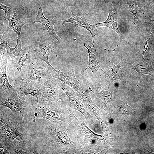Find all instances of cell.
<instances>
[{"mask_svg":"<svg viewBox=\"0 0 154 154\" xmlns=\"http://www.w3.org/2000/svg\"><path fill=\"white\" fill-rule=\"evenodd\" d=\"M151 4L154 7V0H148Z\"/></svg>","mask_w":154,"mask_h":154,"instance_id":"obj_25","label":"cell"},{"mask_svg":"<svg viewBox=\"0 0 154 154\" xmlns=\"http://www.w3.org/2000/svg\"><path fill=\"white\" fill-rule=\"evenodd\" d=\"M108 13L107 19L105 22L95 24L97 27H105L114 30L118 34L121 41L124 39V38L118 28L117 23L118 19V15L116 11L114 0H112V4L109 9Z\"/></svg>","mask_w":154,"mask_h":154,"instance_id":"obj_12","label":"cell"},{"mask_svg":"<svg viewBox=\"0 0 154 154\" xmlns=\"http://www.w3.org/2000/svg\"><path fill=\"white\" fill-rule=\"evenodd\" d=\"M13 87L17 90L21 99L24 100L26 95H30L36 98L38 104L43 92L44 84L33 81L28 82L25 79L21 78L15 80Z\"/></svg>","mask_w":154,"mask_h":154,"instance_id":"obj_4","label":"cell"},{"mask_svg":"<svg viewBox=\"0 0 154 154\" xmlns=\"http://www.w3.org/2000/svg\"><path fill=\"white\" fill-rule=\"evenodd\" d=\"M151 22L154 24V19L151 20Z\"/></svg>","mask_w":154,"mask_h":154,"instance_id":"obj_26","label":"cell"},{"mask_svg":"<svg viewBox=\"0 0 154 154\" xmlns=\"http://www.w3.org/2000/svg\"><path fill=\"white\" fill-rule=\"evenodd\" d=\"M42 60H36L27 62L26 66L29 71L25 79L27 82L33 81L44 84L46 80L52 77L48 67Z\"/></svg>","mask_w":154,"mask_h":154,"instance_id":"obj_6","label":"cell"},{"mask_svg":"<svg viewBox=\"0 0 154 154\" xmlns=\"http://www.w3.org/2000/svg\"><path fill=\"white\" fill-rule=\"evenodd\" d=\"M66 0H65V1ZM70 0H68L69 1ZM72 2V8L71 10L74 9H79V5L81 2L84 0H70Z\"/></svg>","mask_w":154,"mask_h":154,"instance_id":"obj_22","label":"cell"},{"mask_svg":"<svg viewBox=\"0 0 154 154\" xmlns=\"http://www.w3.org/2000/svg\"><path fill=\"white\" fill-rule=\"evenodd\" d=\"M17 8L12 18L8 21L9 27L17 33V38H20L23 27L32 21V15L29 9L22 5H19Z\"/></svg>","mask_w":154,"mask_h":154,"instance_id":"obj_8","label":"cell"},{"mask_svg":"<svg viewBox=\"0 0 154 154\" xmlns=\"http://www.w3.org/2000/svg\"><path fill=\"white\" fill-rule=\"evenodd\" d=\"M1 55V58L0 64V92L17 90L10 84L8 78L7 73L8 58L7 52Z\"/></svg>","mask_w":154,"mask_h":154,"instance_id":"obj_13","label":"cell"},{"mask_svg":"<svg viewBox=\"0 0 154 154\" xmlns=\"http://www.w3.org/2000/svg\"><path fill=\"white\" fill-rule=\"evenodd\" d=\"M0 92V106L9 108L14 114L19 112L24 121L35 122V114L37 106L33 105L35 97L29 95L28 97L22 100L16 90Z\"/></svg>","mask_w":154,"mask_h":154,"instance_id":"obj_2","label":"cell"},{"mask_svg":"<svg viewBox=\"0 0 154 154\" xmlns=\"http://www.w3.org/2000/svg\"><path fill=\"white\" fill-rule=\"evenodd\" d=\"M109 62L112 63L113 67L111 68H108L104 72L106 81L110 84L117 79H119L122 81L125 75V70L121 67V62H120L119 64L115 65L110 61Z\"/></svg>","mask_w":154,"mask_h":154,"instance_id":"obj_15","label":"cell"},{"mask_svg":"<svg viewBox=\"0 0 154 154\" xmlns=\"http://www.w3.org/2000/svg\"><path fill=\"white\" fill-rule=\"evenodd\" d=\"M0 9L5 11L4 15L0 17V23H3L6 20L10 19L11 15L14 13L17 10V7L7 6L0 3Z\"/></svg>","mask_w":154,"mask_h":154,"instance_id":"obj_20","label":"cell"},{"mask_svg":"<svg viewBox=\"0 0 154 154\" xmlns=\"http://www.w3.org/2000/svg\"><path fill=\"white\" fill-rule=\"evenodd\" d=\"M65 92L58 84V81L51 77L44 83V88L41 96L39 100L49 102L62 100Z\"/></svg>","mask_w":154,"mask_h":154,"instance_id":"obj_9","label":"cell"},{"mask_svg":"<svg viewBox=\"0 0 154 154\" xmlns=\"http://www.w3.org/2000/svg\"><path fill=\"white\" fill-rule=\"evenodd\" d=\"M153 79L154 80V78Z\"/></svg>","mask_w":154,"mask_h":154,"instance_id":"obj_27","label":"cell"},{"mask_svg":"<svg viewBox=\"0 0 154 154\" xmlns=\"http://www.w3.org/2000/svg\"><path fill=\"white\" fill-rule=\"evenodd\" d=\"M82 36L84 41V46L88 51L87 55L88 57V61L87 66L85 69L81 71L80 76L87 69H90L92 73L97 72L98 70L104 72V71L102 70L98 64L96 59V48L91 47L88 39L85 37Z\"/></svg>","mask_w":154,"mask_h":154,"instance_id":"obj_14","label":"cell"},{"mask_svg":"<svg viewBox=\"0 0 154 154\" xmlns=\"http://www.w3.org/2000/svg\"><path fill=\"white\" fill-rule=\"evenodd\" d=\"M51 37L43 36L38 38L35 41L34 46L36 59L44 61L48 67L51 65L48 60L49 56L54 55L58 58V55L54 51V49L57 46L58 42Z\"/></svg>","mask_w":154,"mask_h":154,"instance_id":"obj_3","label":"cell"},{"mask_svg":"<svg viewBox=\"0 0 154 154\" xmlns=\"http://www.w3.org/2000/svg\"><path fill=\"white\" fill-rule=\"evenodd\" d=\"M136 71L139 77L144 74L154 76V69L152 66L151 61L149 60H145L141 62H135L128 67Z\"/></svg>","mask_w":154,"mask_h":154,"instance_id":"obj_16","label":"cell"},{"mask_svg":"<svg viewBox=\"0 0 154 154\" xmlns=\"http://www.w3.org/2000/svg\"><path fill=\"white\" fill-rule=\"evenodd\" d=\"M49 72L52 77L58 79L68 86L73 88L81 95L84 94V85L77 79L73 67L66 72H62L54 68L52 65L48 67Z\"/></svg>","mask_w":154,"mask_h":154,"instance_id":"obj_7","label":"cell"},{"mask_svg":"<svg viewBox=\"0 0 154 154\" xmlns=\"http://www.w3.org/2000/svg\"><path fill=\"white\" fill-rule=\"evenodd\" d=\"M0 154H10L6 147L3 145H0Z\"/></svg>","mask_w":154,"mask_h":154,"instance_id":"obj_23","label":"cell"},{"mask_svg":"<svg viewBox=\"0 0 154 154\" xmlns=\"http://www.w3.org/2000/svg\"><path fill=\"white\" fill-rule=\"evenodd\" d=\"M150 38L148 40H146L145 42V43L144 46V48L143 52L142 53V58L144 59L143 56L144 53L146 52L150 40Z\"/></svg>","mask_w":154,"mask_h":154,"instance_id":"obj_24","label":"cell"},{"mask_svg":"<svg viewBox=\"0 0 154 154\" xmlns=\"http://www.w3.org/2000/svg\"><path fill=\"white\" fill-rule=\"evenodd\" d=\"M34 48L28 46L24 49L22 50L19 55L14 58H11L10 66H9L10 69L13 68L15 69V72L17 74H22V68L26 66L25 62L27 59L28 61H33L35 60Z\"/></svg>","mask_w":154,"mask_h":154,"instance_id":"obj_10","label":"cell"},{"mask_svg":"<svg viewBox=\"0 0 154 154\" xmlns=\"http://www.w3.org/2000/svg\"><path fill=\"white\" fill-rule=\"evenodd\" d=\"M130 11L134 16L133 24L135 26L137 24L140 18L138 5L136 2L134 0H130L127 3Z\"/></svg>","mask_w":154,"mask_h":154,"instance_id":"obj_19","label":"cell"},{"mask_svg":"<svg viewBox=\"0 0 154 154\" xmlns=\"http://www.w3.org/2000/svg\"><path fill=\"white\" fill-rule=\"evenodd\" d=\"M9 44L7 45L6 48L8 57L11 58H14L17 56L22 50L21 42L20 38H17V44L14 48L10 47Z\"/></svg>","mask_w":154,"mask_h":154,"instance_id":"obj_18","label":"cell"},{"mask_svg":"<svg viewBox=\"0 0 154 154\" xmlns=\"http://www.w3.org/2000/svg\"><path fill=\"white\" fill-rule=\"evenodd\" d=\"M72 16L69 19L59 21L62 24L66 23H70L76 27L86 29L90 33L92 37L93 47L99 48L100 46L96 44L94 40V37L100 34L99 30L97 29L95 24L91 25L86 21L85 13L80 9H74L71 10Z\"/></svg>","mask_w":154,"mask_h":154,"instance_id":"obj_5","label":"cell"},{"mask_svg":"<svg viewBox=\"0 0 154 154\" xmlns=\"http://www.w3.org/2000/svg\"></svg>","mask_w":154,"mask_h":154,"instance_id":"obj_28","label":"cell"},{"mask_svg":"<svg viewBox=\"0 0 154 154\" xmlns=\"http://www.w3.org/2000/svg\"><path fill=\"white\" fill-rule=\"evenodd\" d=\"M0 54L7 52L6 48L10 44V35L9 32V27H7L3 23H0Z\"/></svg>","mask_w":154,"mask_h":154,"instance_id":"obj_17","label":"cell"},{"mask_svg":"<svg viewBox=\"0 0 154 154\" xmlns=\"http://www.w3.org/2000/svg\"><path fill=\"white\" fill-rule=\"evenodd\" d=\"M0 108V145L10 154H45L43 128L36 121H25L19 113Z\"/></svg>","mask_w":154,"mask_h":154,"instance_id":"obj_1","label":"cell"},{"mask_svg":"<svg viewBox=\"0 0 154 154\" xmlns=\"http://www.w3.org/2000/svg\"><path fill=\"white\" fill-rule=\"evenodd\" d=\"M120 112L121 115L127 117V118L131 115H134L135 114V110L127 105L120 107Z\"/></svg>","mask_w":154,"mask_h":154,"instance_id":"obj_21","label":"cell"},{"mask_svg":"<svg viewBox=\"0 0 154 154\" xmlns=\"http://www.w3.org/2000/svg\"><path fill=\"white\" fill-rule=\"evenodd\" d=\"M37 6L38 14L35 21L29 23L31 26L36 23H41L44 29L47 31L49 35L56 39L60 44L61 39L56 34L54 28V24L56 22H59V21L53 19H48L46 18L43 13L42 5L38 3L37 4Z\"/></svg>","mask_w":154,"mask_h":154,"instance_id":"obj_11","label":"cell"}]
</instances>
